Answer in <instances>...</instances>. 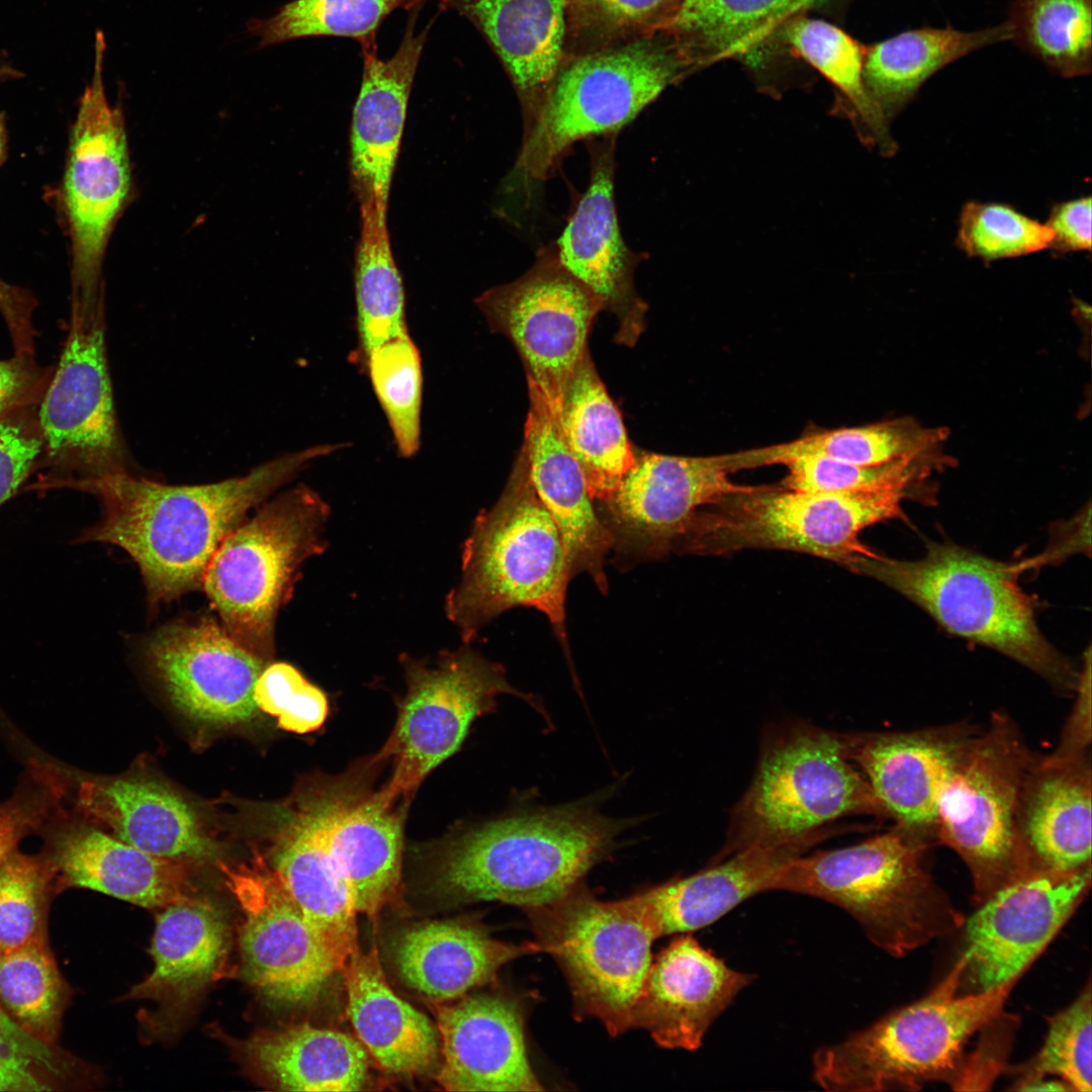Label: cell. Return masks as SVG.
Listing matches in <instances>:
<instances>
[{"label": "cell", "mask_w": 1092, "mask_h": 1092, "mask_svg": "<svg viewBox=\"0 0 1092 1092\" xmlns=\"http://www.w3.org/2000/svg\"><path fill=\"white\" fill-rule=\"evenodd\" d=\"M346 447L311 446L206 484L169 485L129 472L81 482L74 489L95 495L102 515L77 542L124 550L140 569L150 607H159L201 587L213 554L251 509L313 461Z\"/></svg>", "instance_id": "cell-1"}, {"label": "cell", "mask_w": 1092, "mask_h": 1092, "mask_svg": "<svg viewBox=\"0 0 1092 1092\" xmlns=\"http://www.w3.org/2000/svg\"><path fill=\"white\" fill-rule=\"evenodd\" d=\"M626 826L585 803L496 818L438 842L437 882L461 902L547 906L579 886Z\"/></svg>", "instance_id": "cell-2"}, {"label": "cell", "mask_w": 1092, "mask_h": 1092, "mask_svg": "<svg viewBox=\"0 0 1092 1092\" xmlns=\"http://www.w3.org/2000/svg\"><path fill=\"white\" fill-rule=\"evenodd\" d=\"M571 579L561 536L533 487L521 448L498 499L478 514L464 542L446 616L469 644L503 613L533 608L547 617L568 654L565 602Z\"/></svg>", "instance_id": "cell-3"}, {"label": "cell", "mask_w": 1092, "mask_h": 1092, "mask_svg": "<svg viewBox=\"0 0 1092 1092\" xmlns=\"http://www.w3.org/2000/svg\"><path fill=\"white\" fill-rule=\"evenodd\" d=\"M844 567L883 582L948 632L1012 658L1059 692H1075L1080 670L1041 634L1032 601L1017 581L1019 565L931 542L920 559L898 560L873 551Z\"/></svg>", "instance_id": "cell-4"}, {"label": "cell", "mask_w": 1092, "mask_h": 1092, "mask_svg": "<svg viewBox=\"0 0 1092 1092\" xmlns=\"http://www.w3.org/2000/svg\"><path fill=\"white\" fill-rule=\"evenodd\" d=\"M930 846L894 827L856 844L787 859L777 869L770 891L839 907L874 944L899 958L965 922L930 874Z\"/></svg>", "instance_id": "cell-5"}, {"label": "cell", "mask_w": 1092, "mask_h": 1092, "mask_svg": "<svg viewBox=\"0 0 1092 1092\" xmlns=\"http://www.w3.org/2000/svg\"><path fill=\"white\" fill-rule=\"evenodd\" d=\"M853 815L885 817L843 734L801 721L783 723L763 737L751 784L712 862L749 847L803 853L826 826Z\"/></svg>", "instance_id": "cell-6"}, {"label": "cell", "mask_w": 1092, "mask_h": 1092, "mask_svg": "<svg viewBox=\"0 0 1092 1092\" xmlns=\"http://www.w3.org/2000/svg\"><path fill=\"white\" fill-rule=\"evenodd\" d=\"M965 960L924 997L888 1013L844 1040L819 1049L813 1077L826 1091L919 1090L929 1082L957 1086L970 1037L1003 1011L1018 981L985 992L961 990Z\"/></svg>", "instance_id": "cell-7"}, {"label": "cell", "mask_w": 1092, "mask_h": 1092, "mask_svg": "<svg viewBox=\"0 0 1092 1092\" xmlns=\"http://www.w3.org/2000/svg\"><path fill=\"white\" fill-rule=\"evenodd\" d=\"M689 64L676 44L643 39L583 56L559 70L525 121L508 186L531 195L575 143L618 133Z\"/></svg>", "instance_id": "cell-8"}, {"label": "cell", "mask_w": 1092, "mask_h": 1092, "mask_svg": "<svg viewBox=\"0 0 1092 1092\" xmlns=\"http://www.w3.org/2000/svg\"><path fill=\"white\" fill-rule=\"evenodd\" d=\"M331 510L298 484L264 502L223 539L201 587L222 627L243 647L270 662L275 623L291 598L302 564L325 551Z\"/></svg>", "instance_id": "cell-9"}, {"label": "cell", "mask_w": 1092, "mask_h": 1092, "mask_svg": "<svg viewBox=\"0 0 1092 1092\" xmlns=\"http://www.w3.org/2000/svg\"><path fill=\"white\" fill-rule=\"evenodd\" d=\"M898 490L816 492L749 485L699 509L673 553L727 555L748 549L806 553L844 566L874 550L866 528L904 519Z\"/></svg>", "instance_id": "cell-10"}, {"label": "cell", "mask_w": 1092, "mask_h": 1092, "mask_svg": "<svg viewBox=\"0 0 1092 1092\" xmlns=\"http://www.w3.org/2000/svg\"><path fill=\"white\" fill-rule=\"evenodd\" d=\"M1034 754L1015 722L995 712L940 791L937 843L967 866L978 905L1037 871L1018 830L1020 792Z\"/></svg>", "instance_id": "cell-11"}, {"label": "cell", "mask_w": 1092, "mask_h": 1092, "mask_svg": "<svg viewBox=\"0 0 1092 1092\" xmlns=\"http://www.w3.org/2000/svg\"><path fill=\"white\" fill-rule=\"evenodd\" d=\"M527 911L541 950L565 975L576 1013L599 1019L613 1036L632 1028L657 936L631 900L604 902L579 885Z\"/></svg>", "instance_id": "cell-12"}, {"label": "cell", "mask_w": 1092, "mask_h": 1092, "mask_svg": "<svg viewBox=\"0 0 1092 1092\" xmlns=\"http://www.w3.org/2000/svg\"><path fill=\"white\" fill-rule=\"evenodd\" d=\"M105 304L71 305L68 337L37 404L43 438V485L71 487L111 474L132 473L108 369Z\"/></svg>", "instance_id": "cell-13"}, {"label": "cell", "mask_w": 1092, "mask_h": 1092, "mask_svg": "<svg viewBox=\"0 0 1092 1092\" xmlns=\"http://www.w3.org/2000/svg\"><path fill=\"white\" fill-rule=\"evenodd\" d=\"M468 645L444 650L433 661L400 656L406 690L394 728L375 754L393 760L384 784L392 798L411 800L426 777L459 749L471 723L493 710L499 695L533 704L510 685L502 664Z\"/></svg>", "instance_id": "cell-14"}, {"label": "cell", "mask_w": 1092, "mask_h": 1092, "mask_svg": "<svg viewBox=\"0 0 1092 1092\" xmlns=\"http://www.w3.org/2000/svg\"><path fill=\"white\" fill-rule=\"evenodd\" d=\"M105 50L104 34L97 31L93 73L80 98L64 177L72 246L71 302L82 305L105 301V253L132 189L123 112L120 105L109 103L103 82Z\"/></svg>", "instance_id": "cell-15"}, {"label": "cell", "mask_w": 1092, "mask_h": 1092, "mask_svg": "<svg viewBox=\"0 0 1092 1092\" xmlns=\"http://www.w3.org/2000/svg\"><path fill=\"white\" fill-rule=\"evenodd\" d=\"M491 333L505 336L523 363L527 382L558 419L565 385L588 349L599 299L558 262L552 244L518 279L475 299Z\"/></svg>", "instance_id": "cell-16"}, {"label": "cell", "mask_w": 1092, "mask_h": 1092, "mask_svg": "<svg viewBox=\"0 0 1092 1092\" xmlns=\"http://www.w3.org/2000/svg\"><path fill=\"white\" fill-rule=\"evenodd\" d=\"M241 910L239 945L245 980L272 1007L313 1003L340 966L259 850L250 863L219 862Z\"/></svg>", "instance_id": "cell-17"}, {"label": "cell", "mask_w": 1092, "mask_h": 1092, "mask_svg": "<svg viewBox=\"0 0 1092 1092\" xmlns=\"http://www.w3.org/2000/svg\"><path fill=\"white\" fill-rule=\"evenodd\" d=\"M726 454L674 456L636 449V461L597 513L622 570L673 553L696 512L748 488L733 482Z\"/></svg>", "instance_id": "cell-18"}, {"label": "cell", "mask_w": 1092, "mask_h": 1092, "mask_svg": "<svg viewBox=\"0 0 1092 1092\" xmlns=\"http://www.w3.org/2000/svg\"><path fill=\"white\" fill-rule=\"evenodd\" d=\"M1091 866L1071 873L1032 872L998 890L965 920V993L1018 980L1086 896Z\"/></svg>", "instance_id": "cell-19"}, {"label": "cell", "mask_w": 1092, "mask_h": 1092, "mask_svg": "<svg viewBox=\"0 0 1092 1092\" xmlns=\"http://www.w3.org/2000/svg\"><path fill=\"white\" fill-rule=\"evenodd\" d=\"M144 657L171 703L188 718L229 726L256 716L255 686L269 662L214 619L162 626L146 640Z\"/></svg>", "instance_id": "cell-20"}, {"label": "cell", "mask_w": 1092, "mask_h": 1092, "mask_svg": "<svg viewBox=\"0 0 1092 1092\" xmlns=\"http://www.w3.org/2000/svg\"><path fill=\"white\" fill-rule=\"evenodd\" d=\"M618 133L587 141L590 175L559 238L552 243L560 265L615 315V342L632 347L646 328L647 303L634 284L641 256L620 232L615 196Z\"/></svg>", "instance_id": "cell-21"}, {"label": "cell", "mask_w": 1092, "mask_h": 1092, "mask_svg": "<svg viewBox=\"0 0 1092 1092\" xmlns=\"http://www.w3.org/2000/svg\"><path fill=\"white\" fill-rule=\"evenodd\" d=\"M375 755L335 777H323L328 846L358 913L374 917L396 895L401 881L403 821L410 800L371 786Z\"/></svg>", "instance_id": "cell-22"}, {"label": "cell", "mask_w": 1092, "mask_h": 1092, "mask_svg": "<svg viewBox=\"0 0 1092 1092\" xmlns=\"http://www.w3.org/2000/svg\"><path fill=\"white\" fill-rule=\"evenodd\" d=\"M274 817L267 854H261L343 971L358 947V912L326 840L323 777L279 805Z\"/></svg>", "instance_id": "cell-23"}, {"label": "cell", "mask_w": 1092, "mask_h": 1092, "mask_svg": "<svg viewBox=\"0 0 1092 1092\" xmlns=\"http://www.w3.org/2000/svg\"><path fill=\"white\" fill-rule=\"evenodd\" d=\"M980 729L965 724L843 734L850 759L896 828L937 843L940 791Z\"/></svg>", "instance_id": "cell-24"}, {"label": "cell", "mask_w": 1092, "mask_h": 1092, "mask_svg": "<svg viewBox=\"0 0 1092 1092\" xmlns=\"http://www.w3.org/2000/svg\"><path fill=\"white\" fill-rule=\"evenodd\" d=\"M40 831L57 895L81 888L145 908H164L193 895L187 862L151 854L73 821L65 808Z\"/></svg>", "instance_id": "cell-25"}, {"label": "cell", "mask_w": 1092, "mask_h": 1092, "mask_svg": "<svg viewBox=\"0 0 1092 1092\" xmlns=\"http://www.w3.org/2000/svg\"><path fill=\"white\" fill-rule=\"evenodd\" d=\"M411 11L401 42L388 60L376 42L361 44L363 72L350 131V180L359 207L387 211L408 99L430 25L416 33Z\"/></svg>", "instance_id": "cell-26"}, {"label": "cell", "mask_w": 1092, "mask_h": 1092, "mask_svg": "<svg viewBox=\"0 0 1092 1092\" xmlns=\"http://www.w3.org/2000/svg\"><path fill=\"white\" fill-rule=\"evenodd\" d=\"M753 980L691 934L677 936L652 961L634 1008L633 1027L647 1030L661 1048L695 1051Z\"/></svg>", "instance_id": "cell-27"}, {"label": "cell", "mask_w": 1092, "mask_h": 1092, "mask_svg": "<svg viewBox=\"0 0 1092 1092\" xmlns=\"http://www.w3.org/2000/svg\"><path fill=\"white\" fill-rule=\"evenodd\" d=\"M443 1065L437 1081L448 1091L543 1090L527 1053L521 1004L499 994H475L439 1008Z\"/></svg>", "instance_id": "cell-28"}, {"label": "cell", "mask_w": 1092, "mask_h": 1092, "mask_svg": "<svg viewBox=\"0 0 1092 1092\" xmlns=\"http://www.w3.org/2000/svg\"><path fill=\"white\" fill-rule=\"evenodd\" d=\"M527 384L530 404L522 448L531 482L559 531L571 578L587 574L599 590L607 594L605 563L611 552V535L548 403L534 384Z\"/></svg>", "instance_id": "cell-29"}, {"label": "cell", "mask_w": 1092, "mask_h": 1092, "mask_svg": "<svg viewBox=\"0 0 1092 1092\" xmlns=\"http://www.w3.org/2000/svg\"><path fill=\"white\" fill-rule=\"evenodd\" d=\"M75 801L84 819L151 854L188 862L215 852L195 811L156 781L135 777L83 780Z\"/></svg>", "instance_id": "cell-30"}, {"label": "cell", "mask_w": 1092, "mask_h": 1092, "mask_svg": "<svg viewBox=\"0 0 1092 1092\" xmlns=\"http://www.w3.org/2000/svg\"><path fill=\"white\" fill-rule=\"evenodd\" d=\"M1091 756L1063 760L1034 754L1018 806V830L1037 871L1091 866Z\"/></svg>", "instance_id": "cell-31"}, {"label": "cell", "mask_w": 1092, "mask_h": 1092, "mask_svg": "<svg viewBox=\"0 0 1092 1092\" xmlns=\"http://www.w3.org/2000/svg\"><path fill=\"white\" fill-rule=\"evenodd\" d=\"M230 938L224 914L207 899L192 895L164 907L150 947L154 968L126 997L178 1013L223 971Z\"/></svg>", "instance_id": "cell-32"}, {"label": "cell", "mask_w": 1092, "mask_h": 1092, "mask_svg": "<svg viewBox=\"0 0 1092 1092\" xmlns=\"http://www.w3.org/2000/svg\"><path fill=\"white\" fill-rule=\"evenodd\" d=\"M540 951L537 942H504L475 924L432 921L401 933L393 960L408 987L432 1000L448 1001L493 981L509 962Z\"/></svg>", "instance_id": "cell-33"}, {"label": "cell", "mask_w": 1092, "mask_h": 1092, "mask_svg": "<svg viewBox=\"0 0 1092 1092\" xmlns=\"http://www.w3.org/2000/svg\"><path fill=\"white\" fill-rule=\"evenodd\" d=\"M799 854L783 848L749 847L629 898L657 938L699 930L747 899L770 891L777 869Z\"/></svg>", "instance_id": "cell-34"}, {"label": "cell", "mask_w": 1092, "mask_h": 1092, "mask_svg": "<svg viewBox=\"0 0 1092 1092\" xmlns=\"http://www.w3.org/2000/svg\"><path fill=\"white\" fill-rule=\"evenodd\" d=\"M470 20L507 69L532 115L559 71L566 0H439Z\"/></svg>", "instance_id": "cell-35"}, {"label": "cell", "mask_w": 1092, "mask_h": 1092, "mask_svg": "<svg viewBox=\"0 0 1092 1092\" xmlns=\"http://www.w3.org/2000/svg\"><path fill=\"white\" fill-rule=\"evenodd\" d=\"M348 1014L366 1051L386 1071L417 1075L435 1063L438 1029L422 1012L398 997L388 985L375 947H358L344 970Z\"/></svg>", "instance_id": "cell-36"}, {"label": "cell", "mask_w": 1092, "mask_h": 1092, "mask_svg": "<svg viewBox=\"0 0 1092 1092\" xmlns=\"http://www.w3.org/2000/svg\"><path fill=\"white\" fill-rule=\"evenodd\" d=\"M252 1074L286 1091H357L366 1080L368 1054L353 1036L307 1023L258 1030L239 1042Z\"/></svg>", "instance_id": "cell-37"}, {"label": "cell", "mask_w": 1092, "mask_h": 1092, "mask_svg": "<svg viewBox=\"0 0 1092 1092\" xmlns=\"http://www.w3.org/2000/svg\"><path fill=\"white\" fill-rule=\"evenodd\" d=\"M561 436L578 463L594 503L607 499L636 461V448L594 364L589 349L562 395Z\"/></svg>", "instance_id": "cell-38"}, {"label": "cell", "mask_w": 1092, "mask_h": 1092, "mask_svg": "<svg viewBox=\"0 0 1092 1092\" xmlns=\"http://www.w3.org/2000/svg\"><path fill=\"white\" fill-rule=\"evenodd\" d=\"M816 0H682L665 29L690 64L724 58L759 66L778 31Z\"/></svg>", "instance_id": "cell-39"}, {"label": "cell", "mask_w": 1092, "mask_h": 1092, "mask_svg": "<svg viewBox=\"0 0 1092 1092\" xmlns=\"http://www.w3.org/2000/svg\"><path fill=\"white\" fill-rule=\"evenodd\" d=\"M1005 40H1011L1007 22L974 31L951 26L902 31L866 49L867 91L889 119L937 71L977 50Z\"/></svg>", "instance_id": "cell-40"}, {"label": "cell", "mask_w": 1092, "mask_h": 1092, "mask_svg": "<svg viewBox=\"0 0 1092 1092\" xmlns=\"http://www.w3.org/2000/svg\"><path fill=\"white\" fill-rule=\"evenodd\" d=\"M944 435L911 419L860 427L816 431L795 440L727 454L732 473L803 456L825 457L857 465H880L929 453Z\"/></svg>", "instance_id": "cell-41"}, {"label": "cell", "mask_w": 1092, "mask_h": 1092, "mask_svg": "<svg viewBox=\"0 0 1092 1092\" xmlns=\"http://www.w3.org/2000/svg\"><path fill=\"white\" fill-rule=\"evenodd\" d=\"M359 210L354 268L357 345L350 360L363 371L371 351L407 333V326L405 292L391 250L387 212L368 206Z\"/></svg>", "instance_id": "cell-42"}, {"label": "cell", "mask_w": 1092, "mask_h": 1092, "mask_svg": "<svg viewBox=\"0 0 1092 1092\" xmlns=\"http://www.w3.org/2000/svg\"><path fill=\"white\" fill-rule=\"evenodd\" d=\"M71 997L50 941L0 952V1009L32 1036L57 1044Z\"/></svg>", "instance_id": "cell-43"}, {"label": "cell", "mask_w": 1092, "mask_h": 1092, "mask_svg": "<svg viewBox=\"0 0 1092 1092\" xmlns=\"http://www.w3.org/2000/svg\"><path fill=\"white\" fill-rule=\"evenodd\" d=\"M793 49L824 75L848 100L859 136L889 154L894 145L888 119L871 98L863 81L866 49L842 29L819 19L796 17L786 26Z\"/></svg>", "instance_id": "cell-44"}, {"label": "cell", "mask_w": 1092, "mask_h": 1092, "mask_svg": "<svg viewBox=\"0 0 1092 1092\" xmlns=\"http://www.w3.org/2000/svg\"><path fill=\"white\" fill-rule=\"evenodd\" d=\"M1091 0H1014L1011 40L1066 78L1090 74Z\"/></svg>", "instance_id": "cell-45"}, {"label": "cell", "mask_w": 1092, "mask_h": 1092, "mask_svg": "<svg viewBox=\"0 0 1092 1092\" xmlns=\"http://www.w3.org/2000/svg\"><path fill=\"white\" fill-rule=\"evenodd\" d=\"M430 0H293L266 19H253L248 30L259 48L310 36L349 37L360 44L375 41L383 20L397 9L413 11Z\"/></svg>", "instance_id": "cell-46"}, {"label": "cell", "mask_w": 1092, "mask_h": 1092, "mask_svg": "<svg viewBox=\"0 0 1092 1092\" xmlns=\"http://www.w3.org/2000/svg\"><path fill=\"white\" fill-rule=\"evenodd\" d=\"M362 372L370 378L398 455L415 456L421 445L423 370L408 332L371 351Z\"/></svg>", "instance_id": "cell-47"}, {"label": "cell", "mask_w": 1092, "mask_h": 1092, "mask_svg": "<svg viewBox=\"0 0 1092 1092\" xmlns=\"http://www.w3.org/2000/svg\"><path fill=\"white\" fill-rule=\"evenodd\" d=\"M57 896L42 853L13 850L0 867V952L49 940V913Z\"/></svg>", "instance_id": "cell-48"}, {"label": "cell", "mask_w": 1092, "mask_h": 1092, "mask_svg": "<svg viewBox=\"0 0 1092 1092\" xmlns=\"http://www.w3.org/2000/svg\"><path fill=\"white\" fill-rule=\"evenodd\" d=\"M935 462L927 454L869 466L803 456L784 463L788 472L779 485L816 492L898 490L916 498L917 486L938 468Z\"/></svg>", "instance_id": "cell-49"}, {"label": "cell", "mask_w": 1092, "mask_h": 1092, "mask_svg": "<svg viewBox=\"0 0 1092 1092\" xmlns=\"http://www.w3.org/2000/svg\"><path fill=\"white\" fill-rule=\"evenodd\" d=\"M1091 987L1064 1010L1048 1019L1043 1044L1016 1069L1014 1084L1034 1078L1059 1077L1072 1091H1091Z\"/></svg>", "instance_id": "cell-50"}, {"label": "cell", "mask_w": 1092, "mask_h": 1092, "mask_svg": "<svg viewBox=\"0 0 1092 1092\" xmlns=\"http://www.w3.org/2000/svg\"><path fill=\"white\" fill-rule=\"evenodd\" d=\"M1053 233L1013 208L968 203L961 215L958 242L972 257L986 261L1027 255L1051 247Z\"/></svg>", "instance_id": "cell-51"}, {"label": "cell", "mask_w": 1092, "mask_h": 1092, "mask_svg": "<svg viewBox=\"0 0 1092 1092\" xmlns=\"http://www.w3.org/2000/svg\"><path fill=\"white\" fill-rule=\"evenodd\" d=\"M77 1061L22 1029L0 1009V1091H54L72 1084Z\"/></svg>", "instance_id": "cell-52"}, {"label": "cell", "mask_w": 1092, "mask_h": 1092, "mask_svg": "<svg viewBox=\"0 0 1092 1092\" xmlns=\"http://www.w3.org/2000/svg\"><path fill=\"white\" fill-rule=\"evenodd\" d=\"M257 708L277 718L279 728L305 734L324 724L329 707L324 692L287 662L269 663L254 691Z\"/></svg>", "instance_id": "cell-53"}, {"label": "cell", "mask_w": 1092, "mask_h": 1092, "mask_svg": "<svg viewBox=\"0 0 1092 1092\" xmlns=\"http://www.w3.org/2000/svg\"><path fill=\"white\" fill-rule=\"evenodd\" d=\"M62 794L57 782L37 767L17 791L0 803V867L25 836L40 831L58 812Z\"/></svg>", "instance_id": "cell-54"}, {"label": "cell", "mask_w": 1092, "mask_h": 1092, "mask_svg": "<svg viewBox=\"0 0 1092 1092\" xmlns=\"http://www.w3.org/2000/svg\"><path fill=\"white\" fill-rule=\"evenodd\" d=\"M42 455L37 404L18 408L0 419V506L39 469Z\"/></svg>", "instance_id": "cell-55"}, {"label": "cell", "mask_w": 1092, "mask_h": 1092, "mask_svg": "<svg viewBox=\"0 0 1092 1092\" xmlns=\"http://www.w3.org/2000/svg\"><path fill=\"white\" fill-rule=\"evenodd\" d=\"M583 12L615 28H666L682 0H571Z\"/></svg>", "instance_id": "cell-56"}, {"label": "cell", "mask_w": 1092, "mask_h": 1092, "mask_svg": "<svg viewBox=\"0 0 1092 1092\" xmlns=\"http://www.w3.org/2000/svg\"><path fill=\"white\" fill-rule=\"evenodd\" d=\"M52 374V369L36 364L33 354L15 353L8 360H0V419L38 404Z\"/></svg>", "instance_id": "cell-57"}, {"label": "cell", "mask_w": 1092, "mask_h": 1092, "mask_svg": "<svg viewBox=\"0 0 1092 1092\" xmlns=\"http://www.w3.org/2000/svg\"><path fill=\"white\" fill-rule=\"evenodd\" d=\"M1091 656L1085 654L1075 689L1076 700L1054 751L1046 756L1055 760L1070 759L1090 753L1091 744Z\"/></svg>", "instance_id": "cell-58"}, {"label": "cell", "mask_w": 1092, "mask_h": 1092, "mask_svg": "<svg viewBox=\"0 0 1092 1092\" xmlns=\"http://www.w3.org/2000/svg\"><path fill=\"white\" fill-rule=\"evenodd\" d=\"M1046 225L1053 233L1051 248L1061 252L1091 250V198L1057 205Z\"/></svg>", "instance_id": "cell-59"}, {"label": "cell", "mask_w": 1092, "mask_h": 1092, "mask_svg": "<svg viewBox=\"0 0 1092 1092\" xmlns=\"http://www.w3.org/2000/svg\"><path fill=\"white\" fill-rule=\"evenodd\" d=\"M1012 1089L1021 1091H1072L1062 1080L1048 1079V1077L1034 1078L1014 1084Z\"/></svg>", "instance_id": "cell-60"}, {"label": "cell", "mask_w": 1092, "mask_h": 1092, "mask_svg": "<svg viewBox=\"0 0 1092 1092\" xmlns=\"http://www.w3.org/2000/svg\"><path fill=\"white\" fill-rule=\"evenodd\" d=\"M4 129H5L4 128V123H3V120H2L1 115H0V160H1L2 156H3L4 148H5V130Z\"/></svg>", "instance_id": "cell-61"}]
</instances>
